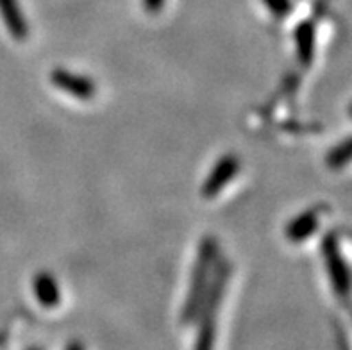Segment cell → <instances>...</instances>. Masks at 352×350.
I'll use <instances>...</instances> for the list:
<instances>
[{
  "label": "cell",
  "mask_w": 352,
  "mask_h": 350,
  "mask_svg": "<svg viewBox=\"0 0 352 350\" xmlns=\"http://www.w3.org/2000/svg\"><path fill=\"white\" fill-rule=\"evenodd\" d=\"M265 4H267L268 11L276 17H286V14L290 13L292 9V2L290 0H263Z\"/></svg>",
  "instance_id": "8fae6325"
},
{
  "label": "cell",
  "mask_w": 352,
  "mask_h": 350,
  "mask_svg": "<svg viewBox=\"0 0 352 350\" xmlns=\"http://www.w3.org/2000/svg\"><path fill=\"white\" fill-rule=\"evenodd\" d=\"M50 83L58 89L79 98V100H91L95 97V91H97L95 83L89 77L79 76V74H74V72L65 70V68L52 70Z\"/></svg>",
  "instance_id": "5b68a950"
},
{
  "label": "cell",
  "mask_w": 352,
  "mask_h": 350,
  "mask_svg": "<svg viewBox=\"0 0 352 350\" xmlns=\"http://www.w3.org/2000/svg\"><path fill=\"white\" fill-rule=\"evenodd\" d=\"M320 208H311L304 213L297 215V217L292 220L288 226H286V238L290 239L292 243H302L313 232L317 231L318 226H320Z\"/></svg>",
  "instance_id": "8992f818"
},
{
  "label": "cell",
  "mask_w": 352,
  "mask_h": 350,
  "mask_svg": "<svg viewBox=\"0 0 352 350\" xmlns=\"http://www.w3.org/2000/svg\"><path fill=\"white\" fill-rule=\"evenodd\" d=\"M351 113H352V109H351Z\"/></svg>",
  "instance_id": "4fadbf2b"
},
{
  "label": "cell",
  "mask_w": 352,
  "mask_h": 350,
  "mask_svg": "<svg viewBox=\"0 0 352 350\" xmlns=\"http://www.w3.org/2000/svg\"><path fill=\"white\" fill-rule=\"evenodd\" d=\"M219 257V243L213 238L202 239L192 272V283H190L186 300H184L183 316H181L184 324H193L199 318V311H201L206 292L210 288Z\"/></svg>",
  "instance_id": "6da1fadb"
},
{
  "label": "cell",
  "mask_w": 352,
  "mask_h": 350,
  "mask_svg": "<svg viewBox=\"0 0 352 350\" xmlns=\"http://www.w3.org/2000/svg\"><path fill=\"white\" fill-rule=\"evenodd\" d=\"M238 172H240V160H238L236 155H222V157L214 163L213 170H211L208 179H206V182L202 184V197H204V199H214L223 188L228 186L232 179L236 177Z\"/></svg>",
  "instance_id": "277c9868"
},
{
  "label": "cell",
  "mask_w": 352,
  "mask_h": 350,
  "mask_svg": "<svg viewBox=\"0 0 352 350\" xmlns=\"http://www.w3.org/2000/svg\"><path fill=\"white\" fill-rule=\"evenodd\" d=\"M295 45H297V54H299L300 63L309 65L315 54V29L309 22H304L297 27L295 31Z\"/></svg>",
  "instance_id": "9c48e42d"
},
{
  "label": "cell",
  "mask_w": 352,
  "mask_h": 350,
  "mask_svg": "<svg viewBox=\"0 0 352 350\" xmlns=\"http://www.w3.org/2000/svg\"><path fill=\"white\" fill-rule=\"evenodd\" d=\"M0 17L11 38L16 41H23L27 38V22L18 0H0Z\"/></svg>",
  "instance_id": "52a82bcc"
},
{
  "label": "cell",
  "mask_w": 352,
  "mask_h": 350,
  "mask_svg": "<svg viewBox=\"0 0 352 350\" xmlns=\"http://www.w3.org/2000/svg\"><path fill=\"white\" fill-rule=\"evenodd\" d=\"M324 250V261H326L327 274H329V281L333 284V289L342 300L347 302L351 297V274H349L347 263L344 261V257L340 254L338 243H336L335 236H327L322 245Z\"/></svg>",
  "instance_id": "3957f363"
},
{
  "label": "cell",
  "mask_w": 352,
  "mask_h": 350,
  "mask_svg": "<svg viewBox=\"0 0 352 350\" xmlns=\"http://www.w3.org/2000/svg\"><path fill=\"white\" fill-rule=\"evenodd\" d=\"M32 288H34L36 298H38V302L43 307H56L59 300H61L59 284L56 283L54 275H50L49 272H40V274L36 275Z\"/></svg>",
  "instance_id": "ba28073f"
},
{
  "label": "cell",
  "mask_w": 352,
  "mask_h": 350,
  "mask_svg": "<svg viewBox=\"0 0 352 350\" xmlns=\"http://www.w3.org/2000/svg\"><path fill=\"white\" fill-rule=\"evenodd\" d=\"M163 4H165V0H143V6L148 13H160L163 9Z\"/></svg>",
  "instance_id": "7c38bea8"
},
{
  "label": "cell",
  "mask_w": 352,
  "mask_h": 350,
  "mask_svg": "<svg viewBox=\"0 0 352 350\" xmlns=\"http://www.w3.org/2000/svg\"><path fill=\"white\" fill-rule=\"evenodd\" d=\"M352 161V138L345 140V142L340 143L338 146H335L333 151L327 155V166L333 170L344 168Z\"/></svg>",
  "instance_id": "30bf717a"
},
{
  "label": "cell",
  "mask_w": 352,
  "mask_h": 350,
  "mask_svg": "<svg viewBox=\"0 0 352 350\" xmlns=\"http://www.w3.org/2000/svg\"><path fill=\"white\" fill-rule=\"evenodd\" d=\"M231 265L226 259L217 261L213 277H211L210 288L206 292L202 300L201 311H199V333H197V349H211L214 343V333H217V316H219L220 304L223 300L226 286L231 277Z\"/></svg>",
  "instance_id": "7a4b0ae2"
}]
</instances>
